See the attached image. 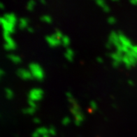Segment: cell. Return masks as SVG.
<instances>
[{"mask_svg":"<svg viewBox=\"0 0 137 137\" xmlns=\"http://www.w3.org/2000/svg\"><path fill=\"white\" fill-rule=\"evenodd\" d=\"M108 23L109 24H111V25L114 24L115 23V18H114V17H113V16L109 17V18H108Z\"/></svg>","mask_w":137,"mask_h":137,"instance_id":"obj_27","label":"cell"},{"mask_svg":"<svg viewBox=\"0 0 137 137\" xmlns=\"http://www.w3.org/2000/svg\"><path fill=\"white\" fill-rule=\"evenodd\" d=\"M0 23H1V25L2 26V28H3V31L9 32L10 34L13 32L14 25L10 23L9 21H6V19L4 18L3 17H1V18H0Z\"/></svg>","mask_w":137,"mask_h":137,"instance_id":"obj_4","label":"cell"},{"mask_svg":"<svg viewBox=\"0 0 137 137\" xmlns=\"http://www.w3.org/2000/svg\"><path fill=\"white\" fill-rule=\"evenodd\" d=\"M123 54H120L118 53H113L110 54V57L113 60V61H117L118 62H122V60H123Z\"/></svg>","mask_w":137,"mask_h":137,"instance_id":"obj_11","label":"cell"},{"mask_svg":"<svg viewBox=\"0 0 137 137\" xmlns=\"http://www.w3.org/2000/svg\"><path fill=\"white\" fill-rule=\"evenodd\" d=\"M46 41L50 47H55L59 45H60L62 44L61 40L60 39H58L57 38H56L54 34H52V35L50 36H46Z\"/></svg>","mask_w":137,"mask_h":137,"instance_id":"obj_5","label":"cell"},{"mask_svg":"<svg viewBox=\"0 0 137 137\" xmlns=\"http://www.w3.org/2000/svg\"><path fill=\"white\" fill-rule=\"evenodd\" d=\"M118 36H119V41L120 42V44H122L123 46H125L128 47L129 48H131V47L133 46L131 44V41H129V39L126 37L123 34V33L122 32H118Z\"/></svg>","mask_w":137,"mask_h":137,"instance_id":"obj_6","label":"cell"},{"mask_svg":"<svg viewBox=\"0 0 137 137\" xmlns=\"http://www.w3.org/2000/svg\"><path fill=\"white\" fill-rule=\"evenodd\" d=\"M4 48L6 50H14L16 48V44H4Z\"/></svg>","mask_w":137,"mask_h":137,"instance_id":"obj_15","label":"cell"},{"mask_svg":"<svg viewBox=\"0 0 137 137\" xmlns=\"http://www.w3.org/2000/svg\"><path fill=\"white\" fill-rule=\"evenodd\" d=\"M6 56H7V57H8L11 61L13 62L15 64H19V63H21V59L19 56L16 55H13V54H8Z\"/></svg>","mask_w":137,"mask_h":137,"instance_id":"obj_10","label":"cell"},{"mask_svg":"<svg viewBox=\"0 0 137 137\" xmlns=\"http://www.w3.org/2000/svg\"><path fill=\"white\" fill-rule=\"evenodd\" d=\"M4 74V71L2 70V69H0V75L1 76H2Z\"/></svg>","mask_w":137,"mask_h":137,"instance_id":"obj_42","label":"cell"},{"mask_svg":"<svg viewBox=\"0 0 137 137\" xmlns=\"http://www.w3.org/2000/svg\"><path fill=\"white\" fill-rule=\"evenodd\" d=\"M39 135H40V134H38V132L36 131H34V132H33V133H32V137H39Z\"/></svg>","mask_w":137,"mask_h":137,"instance_id":"obj_33","label":"cell"},{"mask_svg":"<svg viewBox=\"0 0 137 137\" xmlns=\"http://www.w3.org/2000/svg\"><path fill=\"white\" fill-rule=\"evenodd\" d=\"M4 92L6 94V97L7 99H11L13 97V92L11 89L9 88H5L4 89Z\"/></svg>","mask_w":137,"mask_h":137,"instance_id":"obj_18","label":"cell"},{"mask_svg":"<svg viewBox=\"0 0 137 137\" xmlns=\"http://www.w3.org/2000/svg\"><path fill=\"white\" fill-rule=\"evenodd\" d=\"M33 122L34 123H36V124H38V123H40V120L38 119V118H34Z\"/></svg>","mask_w":137,"mask_h":137,"instance_id":"obj_34","label":"cell"},{"mask_svg":"<svg viewBox=\"0 0 137 137\" xmlns=\"http://www.w3.org/2000/svg\"><path fill=\"white\" fill-rule=\"evenodd\" d=\"M130 50H131L133 52H134V53L137 54V45H133V46L131 47Z\"/></svg>","mask_w":137,"mask_h":137,"instance_id":"obj_29","label":"cell"},{"mask_svg":"<svg viewBox=\"0 0 137 137\" xmlns=\"http://www.w3.org/2000/svg\"><path fill=\"white\" fill-rule=\"evenodd\" d=\"M62 44L65 47H67L69 44V38L67 36H63V37L61 39Z\"/></svg>","mask_w":137,"mask_h":137,"instance_id":"obj_16","label":"cell"},{"mask_svg":"<svg viewBox=\"0 0 137 137\" xmlns=\"http://www.w3.org/2000/svg\"><path fill=\"white\" fill-rule=\"evenodd\" d=\"M44 92L40 88H32L28 93V99L34 102L39 101L43 96Z\"/></svg>","mask_w":137,"mask_h":137,"instance_id":"obj_2","label":"cell"},{"mask_svg":"<svg viewBox=\"0 0 137 137\" xmlns=\"http://www.w3.org/2000/svg\"><path fill=\"white\" fill-rule=\"evenodd\" d=\"M28 20L26 18H21L18 20V27L21 29H23L27 27Z\"/></svg>","mask_w":137,"mask_h":137,"instance_id":"obj_9","label":"cell"},{"mask_svg":"<svg viewBox=\"0 0 137 137\" xmlns=\"http://www.w3.org/2000/svg\"><path fill=\"white\" fill-rule=\"evenodd\" d=\"M53 34L55 35V36L56 38H57L58 39H60L61 40L62 38L63 37V34H62V33L60 30H58V29H56L55 31V32L53 33Z\"/></svg>","mask_w":137,"mask_h":137,"instance_id":"obj_20","label":"cell"},{"mask_svg":"<svg viewBox=\"0 0 137 137\" xmlns=\"http://www.w3.org/2000/svg\"><path fill=\"white\" fill-rule=\"evenodd\" d=\"M90 106L91 109L92 110H96V104L94 101H91L90 103Z\"/></svg>","mask_w":137,"mask_h":137,"instance_id":"obj_25","label":"cell"},{"mask_svg":"<svg viewBox=\"0 0 137 137\" xmlns=\"http://www.w3.org/2000/svg\"><path fill=\"white\" fill-rule=\"evenodd\" d=\"M108 41L111 42L113 45L115 46L117 44L120 43L119 41V36H118V34L115 32H111L109 37H108Z\"/></svg>","mask_w":137,"mask_h":137,"instance_id":"obj_7","label":"cell"},{"mask_svg":"<svg viewBox=\"0 0 137 137\" xmlns=\"http://www.w3.org/2000/svg\"><path fill=\"white\" fill-rule=\"evenodd\" d=\"M16 74L18 75V77H20L21 79L23 80H29V79H33L32 73L29 71L25 69H18L16 71Z\"/></svg>","mask_w":137,"mask_h":137,"instance_id":"obj_3","label":"cell"},{"mask_svg":"<svg viewBox=\"0 0 137 137\" xmlns=\"http://www.w3.org/2000/svg\"><path fill=\"white\" fill-rule=\"evenodd\" d=\"M64 57L69 61H71L73 60V55H71L70 54H68L67 53H64Z\"/></svg>","mask_w":137,"mask_h":137,"instance_id":"obj_26","label":"cell"},{"mask_svg":"<svg viewBox=\"0 0 137 137\" xmlns=\"http://www.w3.org/2000/svg\"><path fill=\"white\" fill-rule=\"evenodd\" d=\"M102 9H103V10H104V11H105V12H108L109 11V10H110L108 6V5H106V4H105L104 6H103V7H102Z\"/></svg>","mask_w":137,"mask_h":137,"instance_id":"obj_30","label":"cell"},{"mask_svg":"<svg viewBox=\"0 0 137 137\" xmlns=\"http://www.w3.org/2000/svg\"><path fill=\"white\" fill-rule=\"evenodd\" d=\"M27 30L29 32H30V33L34 32V29H33L32 27H27Z\"/></svg>","mask_w":137,"mask_h":137,"instance_id":"obj_36","label":"cell"},{"mask_svg":"<svg viewBox=\"0 0 137 137\" xmlns=\"http://www.w3.org/2000/svg\"><path fill=\"white\" fill-rule=\"evenodd\" d=\"M40 19H41V21L47 23H51V22H52L51 17L50 15H42V16H41Z\"/></svg>","mask_w":137,"mask_h":137,"instance_id":"obj_13","label":"cell"},{"mask_svg":"<svg viewBox=\"0 0 137 137\" xmlns=\"http://www.w3.org/2000/svg\"><path fill=\"white\" fill-rule=\"evenodd\" d=\"M74 123H75V125L77 126L80 125V124H81V122H79V121H78V120H74Z\"/></svg>","mask_w":137,"mask_h":137,"instance_id":"obj_39","label":"cell"},{"mask_svg":"<svg viewBox=\"0 0 137 137\" xmlns=\"http://www.w3.org/2000/svg\"><path fill=\"white\" fill-rule=\"evenodd\" d=\"M66 96H67V97L68 98V99L73 98V96L71 95V94L69 92H66Z\"/></svg>","mask_w":137,"mask_h":137,"instance_id":"obj_31","label":"cell"},{"mask_svg":"<svg viewBox=\"0 0 137 137\" xmlns=\"http://www.w3.org/2000/svg\"><path fill=\"white\" fill-rule=\"evenodd\" d=\"M4 18H5L6 21H9L10 23L13 24V25H15V23H17V18L15 17V15L13 13H6V14H4L2 16Z\"/></svg>","mask_w":137,"mask_h":137,"instance_id":"obj_8","label":"cell"},{"mask_svg":"<svg viewBox=\"0 0 137 137\" xmlns=\"http://www.w3.org/2000/svg\"><path fill=\"white\" fill-rule=\"evenodd\" d=\"M27 103H28V104H29V106L31 108H34V109L36 108V104L35 102H34V101H32V100H30V99H28Z\"/></svg>","mask_w":137,"mask_h":137,"instance_id":"obj_22","label":"cell"},{"mask_svg":"<svg viewBox=\"0 0 137 137\" xmlns=\"http://www.w3.org/2000/svg\"><path fill=\"white\" fill-rule=\"evenodd\" d=\"M96 61L98 62L99 63H102V62H103V60H102V57H96Z\"/></svg>","mask_w":137,"mask_h":137,"instance_id":"obj_37","label":"cell"},{"mask_svg":"<svg viewBox=\"0 0 137 137\" xmlns=\"http://www.w3.org/2000/svg\"><path fill=\"white\" fill-rule=\"evenodd\" d=\"M48 134H51V135H55V127L53 126H50V127L48 128Z\"/></svg>","mask_w":137,"mask_h":137,"instance_id":"obj_24","label":"cell"},{"mask_svg":"<svg viewBox=\"0 0 137 137\" xmlns=\"http://www.w3.org/2000/svg\"><path fill=\"white\" fill-rule=\"evenodd\" d=\"M28 67H29V71L31 72L34 79L38 81L43 80L44 77V71L39 64L35 62H31L29 63Z\"/></svg>","mask_w":137,"mask_h":137,"instance_id":"obj_1","label":"cell"},{"mask_svg":"<svg viewBox=\"0 0 137 137\" xmlns=\"http://www.w3.org/2000/svg\"><path fill=\"white\" fill-rule=\"evenodd\" d=\"M84 119V116L82 114L81 112H79V113L75 115V120H78L79 122H82L83 120Z\"/></svg>","mask_w":137,"mask_h":137,"instance_id":"obj_21","label":"cell"},{"mask_svg":"<svg viewBox=\"0 0 137 137\" xmlns=\"http://www.w3.org/2000/svg\"><path fill=\"white\" fill-rule=\"evenodd\" d=\"M127 83H128V84L129 85H134V83H133V81H131V80H129Z\"/></svg>","mask_w":137,"mask_h":137,"instance_id":"obj_40","label":"cell"},{"mask_svg":"<svg viewBox=\"0 0 137 137\" xmlns=\"http://www.w3.org/2000/svg\"><path fill=\"white\" fill-rule=\"evenodd\" d=\"M122 62H123L125 65V67L127 68V69H129L130 67H131V64L130 63V61H129V60L127 57V56L125 54L123 56V60H122Z\"/></svg>","mask_w":137,"mask_h":137,"instance_id":"obj_12","label":"cell"},{"mask_svg":"<svg viewBox=\"0 0 137 137\" xmlns=\"http://www.w3.org/2000/svg\"><path fill=\"white\" fill-rule=\"evenodd\" d=\"M34 4H35V2H34L33 0L29 1V2H27V9L28 11H32L33 8H34Z\"/></svg>","mask_w":137,"mask_h":137,"instance_id":"obj_19","label":"cell"},{"mask_svg":"<svg viewBox=\"0 0 137 137\" xmlns=\"http://www.w3.org/2000/svg\"><path fill=\"white\" fill-rule=\"evenodd\" d=\"M36 131H37L39 134H41L42 136L44 135V134H48V129H47V128L44 127H38V128L36 129Z\"/></svg>","mask_w":137,"mask_h":137,"instance_id":"obj_14","label":"cell"},{"mask_svg":"<svg viewBox=\"0 0 137 137\" xmlns=\"http://www.w3.org/2000/svg\"><path fill=\"white\" fill-rule=\"evenodd\" d=\"M120 62H118L117 61H113V62H112V64H113V66L114 67H118V65H119Z\"/></svg>","mask_w":137,"mask_h":137,"instance_id":"obj_32","label":"cell"},{"mask_svg":"<svg viewBox=\"0 0 137 137\" xmlns=\"http://www.w3.org/2000/svg\"><path fill=\"white\" fill-rule=\"evenodd\" d=\"M40 2H41V4H45L46 3L45 0H40Z\"/></svg>","mask_w":137,"mask_h":137,"instance_id":"obj_41","label":"cell"},{"mask_svg":"<svg viewBox=\"0 0 137 137\" xmlns=\"http://www.w3.org/2000/svg\"><path fill=\"white\" fill-rule=\"evenodd\" d=\"M34 111H35V109L33 108H31V107H29V108H24L23 110V113L25 114H29V115H32V114L34 113Z\"/></svg>","mask_w":137,"mask_h":137,"instance_id":"obj_17","label":"cell"},{"mask_svg":"<svg viewBox=\"0 0 137 137\" xmlns=\"http://www.w3.org/2000/svg\"><path fill=\"white\" fill-rule=\"evenodd\" d=\"M0 8H1V9H3L4 8V5L2 3H0Z\"/></svg>","mask_w":137,"mask_h":137,"instance_id":"obj_43","label":"cell"},{"mask_svg":"<svg viewBox=\"0 0 137 137\" xmlns=\"http://www.w3.org/2000/svg\"><path fill=\"white\" fill-rule=\"evenodd\" d=\"M96 3L101 7H103L106 4L105 2L103 0H97V1H96Z\"/></svg>","mask_w":137,"mask_h":137,"instance_id":"obj_28","label":"cell"},{"mask_svg":"<svg viewBox=\"0 0 137 137\" xmlns=\"http://www.w3.org/2000/svg\"><path fill=\"white\" fill-rule=\"evenodd\" d=\"M130 3L132 4H134V5H136L137 0H131V1H130Z\"/></svg>","mask_w":137,"mask_h":137,"instance_id":"obj_38","label":"cell"},{"mask_svg":"<svg viewBox=\"0 0 137 137\" xmlns=\"http://www.w3.org/2000/svg\"><path fill=\"white\" fill-rule=\"evenodd\" d=\"M69 122H70L69 118H68V117H64V118L62 119V124L64 125H67L69 123Z\"/></svg>","mask_w":137,"mask_h":137,"instance_id":"obj_23","label":"cell"},{"mask_svg":"<svg viewBox=\"0 0 137 137\" xmlns=\"http://www.w3.org/2000/svg\"><path fill=\"white\" fill-rule=\"evenodd\" d=\"M112 45H113V44H111V42L108 41V42L106 44V47L107 48H111V47H112Z\"/></svg>","mask_w":137,"mask_h":137,"instance_id":"obj_35","label":"cell"},{"mask_svg":"<svg viewBox=\"0 0 137 137\" xmlns=\"http://www.w3.org/2000/svg\"><path fill=\"white\" fill-rule=\"evenodd\" d=\"M42 137H49V136H48V134H44V135H43V136Z\"/></svg>","mask_w":137,"mask_h":137,"instance_id":"obj_44","label":"cell"}]
</instances>
